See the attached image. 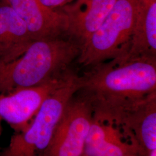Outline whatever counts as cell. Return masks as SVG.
Segmentation results:
<instances>
[{"label": "cell", "mask_w": 156, "mask_h": 156, "mask_svg": "<svg viewBox=\"0 0 156 156\" xmlns=\"http://www.w3.org/2000/svg\"><path fill=\"white\" fill-rule=\"evenodd\" d=\"M115 125L138 148L140 156H147L156 151V94L124 113Z\"/></svg>", "instance_id": "cell-8"}, {"label": "cell", "mask_w": 156, "mask_h": 156, "mask_svg": "<svg viewBox=\"0 0 156 156\" xmlns=\"http://www.w3.org/2000/svg\"><path fill=\"white\" fill-rule=\"evenodd\" d=\"M9 6L25 23L33 41L66 37L68 22L66 15L53 10L39 0H1Z\"/></svg>", "instance_id": "cell-6"}, {"label": "cell", "mask_w": 156, "mask_h": 156, "mask_svg": "<svg viewBox=\"0 0 156 156\" xmlns=\"http://www.w3.org/2000/svg\"><path fill=\"white\" fill-rule=\"evenodd\" d=\"M36 86L0 94V118L16 132L27 127L45 99L60 87L73 72Z\"/></svg>", "instance_id": "cell-5"}, {"label": "cell", "mask_w": 156, "mask_h": 156, "mask_svg": "<svg viewBox=\"0 0 156 156\" xmlns=\"http://www.w3.org/2000/svg\"><path fill=\"white\" fill-rule=\"evenodd\" d=\"M140 155L138 148L111 123L93 116L82 156Z\"/></svg>", "instance_id": "cell-9"}, {"label": "cell", "mask_w": 156, "mask_h": 156, "mask_svg": "<svg viewBox=\"0 0 156 156\" xmlns=\"http://www.w3.org/2000/svg\"><path fill=\"white\" fill-rule=\"evenodd\" d=\"M140 156L139 155H136V154H133V155H128V156Z\"/></svg>", "instance_id": "cell-13"}, {"label": "cell", "mask_w": 156, "mask_h": 156, "mask_svg": "<svg viewBox=\"0 0 156 156\" xmlns=\"http://www.w3.org/2000/svg\"><path fill=\"white\" fill-rule=\"evenodd\" d=\"M80 87V76L73 71L45 99L27 127L12 136L0 156H44L69 101Z\"/></svg>", "instance_id": "cell-2"}, {"label": "cell", "mask_w": 156, "mask_h": 156, "mask_svg": "<svg viewBox=\"0 0 156 156\" xmlns=\"http://www.w3.org/2000/svg\"><path fill=\"white\" fill-rule=\"evenodd\" d=\"M80 91L91 101L94 116L109 123L156 94V57L113 59L80 76Z\"/></svg>", "instance_id": "cell-1"}, {"label": "cell", "mask_w": 156, "mask_h": 156, "mask_svg": "<svg viewBox=\"0 0 156 156\" xmlns=\"http://www.w3.org/2000/svg\"><path fill=\"white\" fill-rule=\"evenodd\" d=\"M137 0H116L100 26L81 48L77 62L93 67L113 59L125 58L132 42Z\"/></svg>", "instance_id": "cell-3"}, {"label": "cell", "mask_w": 156, "mask_h": 156, "mask_svg": "<svg viewBox=\"0 0 156 156\" xmlns=\"http://www.w3.org/2000/svg\"><path fill=\"white\" fill-rule=\"evenodd\" d=\"M93 116L91 101L78 90L69 101L44 156H82Z\"/></svg>", "instance_id": "cell-4"}, {"label": "cell", "mask_w": 156, "mask_h": 156, "mask_svg": "<svg viewBox=\"0 0 156 156\" xmlns=\"http://www.w3.org/2000/svg\"><path fill=\"white\" fill-rule=\"evenodd\" d=\"M116 0H74L58 9L67 17L66 37L83 46L98 28Z\"/></svg>", "instance_id": "cell-7"}, {"label": "cell", "mask_w": 156, "mask_h": 156, "mask_svg": "<svg viewBox=\"0 0 156 156\" xmlns=\"http://www.w3.org/2000/svg\"><path fill=\"white\" fill-rule=\"evenodd\" d=\"M0 134H1V128H0Z\"/></svg>", "instance_id": "cell-15"}, {"label": "cell", "mask_w": 156, "mask_h": 156, "mask_svg": "<svg viewBox=\"0 0 156 156\" xmlns=\"http://www.w3.org/2000/svg\"><path fill=\"white\" fill-rule=\"evenodd\" d=\"M33 41L25 23L0 0V63L11 62L22 56Z\"/></svg>", "instance_id": "cell-10"}, {"label": "cell", "mask_w": 156, "mask_h": 156, "mask_svg": "<svg viewBox=\"0 0 156 156\" xmlns=\"http://www.w3.org/2000/svg\"><path fill=\"white\" fill-rule=\"evenodd\" d=\"M2 120H1V119L0 118V128H1V121Z\"/></svg>", "instance_id": "cell-14"}, {"label": "cell", "mask_w": 156, "mask_h": 156, "mask_svg": "<svg viewBox=\"0 0 156 156\" xmlns=\"http://www.w3.org/2000/svg\"><path fill=\"white\" fill-rule=\"evenodd\" d=\"M156 57V0H137L134 33L124 58Z\"/></svg>", "instance_id": "cell-11"}, {"label": "cell", "mask_w": 156, "mask_h": 156, "mask_svg": "<svg viewBox=\"0 0 156 156\" xmlns=\"http://www.w3.org/2000/svg\"><path fill=\"white\" fill-rule=\"evenodd\" d=\"M39 1L47 6L53 10H58L64 6L72 2L74 0H39Z\"/></svg>", "instance_id": "cell-12"}]
</instances>
